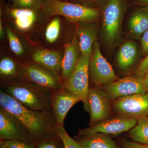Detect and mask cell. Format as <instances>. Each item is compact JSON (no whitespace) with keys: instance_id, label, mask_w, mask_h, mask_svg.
<instances>
[{"instance_id":"83f0119b","label":"cell","mask_w":148,"mask_h":148,"mask_svg":"<svg viewBox=\"0 0 148 148\" xmlns=\"http://www.w3.org/2000/svg\"><path fill=\"white\" fill-rule=\"evenodd\" d=\"M8 148H36L34 143L17 140L3 141Z\"/></svg>"},{"instance_id":"4fadbf2b","label":"cell","mask_w":148,"mask_h":148,"mask_svg":"<svg viewBox=\"0 0 148 148\" xmlns=\"http://www.w3.org/2000/svg\"><path fill=\"white\" fill-rule=\"evenodd\" d=\"M80 101L77 96L65 88L53 92L51 107L58 126L64 125V120L69 110Z\"/></svg>"},{"instance_id":"52a82bcc","label":"cell","mask_w":148,"mask_h":148,"mask_svg":"<svg viewBox=\"0 0 148 148\" xmlns=\"http://www.w3.org/2000/svg\"><path fill=\"white\" fill-rule=\"evenodd\" d=\"M89 78L94 84L106 85L119 79L112 66L103 57L99 43L95 41L92 46L89 64Z\"/></svg>"},{"instance_id":"9a60e30c","label":"cell","mask_w":148,"mask_h":148,"mask_svg":"<svg viewBox=\"0 0 148 148\" xmlns=\"http://www.w3.org/2000/svg\"><path fill=\"white\" fill-rule=\"evenodd\" d=\"M63 55L55 51L39 49L32 56L33 62L45 67L57 74L60 77Z\"/></svg>"},{"instance_id":"7a4b0ae2","label":"cell","mask_w":148,"mask_h":148,"mask_svg":"<svg viewBox=\"0 0 148 148\" xmlns=\"http://www.w3.org/2000/svg\"><path fill=\"white\" fill-rule=\"evenodd\" d=\"M1 90L31 110L43 111L51 108L53 92L29 82L24 78L1 84Z\"/></svg>"},{"instance_id":"d4e9b609","label":"cell","mask_w":148,"mask_h":148,"mask_svg":"<svg viewBox=\"0 0 148 148\" xmlns=\"http://www.w3.org/2000/svg\"><path fill=\"white\" fill-rule=\"evenodd\" d=\"M12 8L36 10L42 8L44 0H12Z\"/></svg>"},{"instance_id":"7c38bea8","label":"cell","mask_w":148,"mask_h":148,"mask_svg":"<svg viewBox=\"0 0 148 148\" xmlns=\"http://www.w3.org/2000/svg\"><path fill=\"white\" fill-rule=\"evenodd\" d=\"M106 91L110 100L147 92L144 86L143 80L135 76H126L113 82L104 86Z\"/></svg>"},{"instance_id":"30bf717a","label":"cell","mask_w":148,"mask_h":148,"mask_svg":"<svg viewBox=\"0 0 148 148\" xmlns=\"http://www.w3.org/2000/svg\"><path fill=\"white\" fill-rule=\"evenodd\" d=\"M110 100L105 90L96 86L89 87L88 101L90 126L109 118L111 112Z\"/></svg>"},{"instance_id":"603a6c76","label":"cell","mask_w":148,"mask_h":148,"mask_svg":"<svg viewBox=\"0 0 148 148\" xmlns=\"http://www.w3.org/2000/svg\"><path fill=\"white\" fill-rule=\"evenodd\" d=\"M61 29V22L60 18L55 17L48 24L46 29L45 38L49 43H53L58 39Z\"/></svg>"},{"instance_id":"d590c367","label":"cell","mask_w":148,"mask_h":148,"mask_svg":"<svg viewBox=\"0 0 148 148\" xmlns=\"http://www.w3.org/2000/svg\"><path fill=\"white\" fill-rule=\"evenodd\" d=\"M0 148H8L6 146L4 142L2 140H0Z\"/></svg>"},{"instance_id":"d6a6232c","label":"cell","mask_w":148,"mask_h":148,"mask_svg":"<svg viewBox=\"0 0 148 148\" xmlns=\"http://www.w3.org/2000/svg\"><path fill=\"white\" fill-rule=\"evenodd\" d=\"M136 4L139 5L141 7L148 6V0H132Z\"/></svg>"},{"instance_id":"836d02e7","label":"cell","mask_w":148,"mask_h":148,"mask_svg":"<svg viewBox=\"0 0 148 148\" xmlns=\"http://www.w3.org/2000/svg\"><path fill=\"white\" fill-rule=\"evenodd\" d=\"M143 83L144 86H145L146 89L148 91V71L144 77L143 79Z\"/></svg>"},{"instance_id":"2e32d148","label":"cell","mask_w":148,"mask_h":148,"mask_svg":"<svg viewBox=\"0 0 148 148\" xmlns=\"http://www.w3.org/2000/svg\"><path fill=\"white\" fill-rule=\"evenodd\" d=\"M80 55L79 40L75 36L71 42L65 45L60 76L63 83L73 71Z\"/></svg>"},{"instance_id":"44dd1931","label":"cell","mask_w":148,"mask_h":148,"mask_svg":"<svg viewBox=\"0 0 148 148\" xmlns=\"http://www.w3.org/2000/svg\"><path fill=\"white\" fill-rule=\"evenodd\" d=\"M10 15L14 20L17 29L26 31L31 29L36 19V10L27 9L8 8Z\"/></svg>"},{"instance_id":"ba28073f","label":"cell","mask_w":148,"mask_h":148,"mask_svg":"<svg viewBox=\"0 0 148 148\" xmlns=\"http://www.w3.org/2000/svg\"><path fill=\"white\" fill-rule=\"evenodd\" d=\"M112 108L118 116L137 119L148 117V91L117 98Z\"/></svg>"},{"instance_id":"5bb4252c","label":"cell","mask_w":148,"mask_h":148,"mask_svg":"<svg viewBox=\"0 0 148 148\" xmlns=\"http://www.w3.org/2000/svg\"><path fill=\"white\" fill-rule=\"evenodd\" d=\"M95 22L77 23V34L81 55L90 56L92 46L98 34V27Z\"/></svg>"},{"instance_id":"277c9868","label":"cell","mask_w":148,"mask_h":148,"mask_svg":"<svg viewBox=\"0 0 148 148\" xmlns=\"http://www.w3.org/2000/svg\"><path fill=\"white\" fill-rule=\"evenodd\" d=\"M127 8V0H107L100 8L102 34L104 41L108 45H113L119 39Z\"/></svg>"},{"instance_id":"6da1fadb","label":"cell","mask_w":148,"mask_h":148,"mask_svg":"<svg viewBox=\"0 0 148 148\" xmlns=\"http://www.w3.org/2000/svg\"><path fill=\"white\" fill-rule=\"evenodd\" d=\"M0 107L17 118L31 133L34 144L59 137L58 125L52 108L31 110L0 89Z\"/></svg>"},{"instance_id":"7402d4cb","label":"cell","mask_w":148,"mask_h":148,"mask_svg":"<svg viewBox=\"0 0 148 148\" xmlns=\"http://www.w3.org/2000/svg\"><path fill=\"white\" fill-rule=\"evenodd\" d=\"M129 135L133 142L148 145V117L138 119L136 125L129 130Z\"/></svg>"},{"instance_id":"f546056e","label":"cell","mask_w":148,"mask_h":148,"mask_svg":"<svg viewBox=\"0 0 148 148\" xmlns=\"http://www.w3.org/2000/svg\"><path fill=\"white\" fill-rule=\"evenodd\" d=\"M121 143L124 148H148V145L133 141L130 142L124 138L121 140Z\"/></svg>"},{"instance_id":"e575fe53","label":"cell","mask_w":148,"mask_h":148,"mask_svg":"<svg viewBox=\"0 0 148 148\" xmlns=\"http://www.w3.org/2000/svg\"><path fill=\"white\" fill-rule=\"evenodd\" d=\"M4 36V31L2 25L1 21H0V36L2 38Z\"/></svg>"},{"instance_id":"d6986e66","label":"cell","mask_w":148,"mask_h":148,"mask_svg":"<svg viewBox=\"0 0 148 148\" xmlns=\"http://www.w3.org/2000/svg\"><path fill=\"white\" fill-rule=\"evenodd\" d=\"M1 84L17 81L24 78L21 65H18L12 58L5 57L0 61Z\"/></svg>"},{"instance_id":"3957f363","label":"cell","mask_w":148,"mask_h":148,"mask_svg":"<svg viewBox=\"0 0 148 148\" xmlns=\"http://www.w3.org/2000/svg\"><path fill=\"white\" fill-rule=\"evenodd\" d=\"M42 12L48 16L60 15L73 22H95L101 16L97 8L59 0H44Z\"/></svg>"},{"instance_id":"8d00e7d4","label":"cell","mask_w":148,"mask_h":148,"mask_svg":"<svg viewBox=\"0 0 148 148\" xmlns=\"http://www.w3.org/2000/svg\"></svg>"},{"instance_id":"f1b7e54d","label":"cell","mask_w":148,"mask_h":148,"mask_svg":"<svg viewBox=\"0 0 148 148\" xmlns=\"http://www.w3.org/2000/svg\"><path fill=\"white\" fill-rule=\"evenodd\" d=\"M148 71V54L141 61L135 72V77L143 80Z\"/></svg>"},{"instance_id":"5b68a950","label":"cell","mask_w":148,"mask_h":148,"mask_svg":"<svg viewBox=\"0 0 148 148\" xmlns=\"http://www.w3.org/2000/svg\"><path fill=\"white\" fill-rule=\"evenodd\" d=\"M90 57L80 55L70 76L63 83L64 88L82 101L84 110L89 113L88 97L89 90V64Z\"/></svg>"},{"instance_id":"484cf974","label":"cell","mask_w":148,"mask_h":148,"mask_svg":"<svg viewBox=\"0 0 148 148\" xmlns=\"http://www.w3.org/2000/svg\"><path fill=\"white\" fill-rule=\"evenodd\" d=\"M58 134L64 143V148H85L69 136L64 125L58 126Z\"/></svg>"},{"instance_id":"cb8c5ba5","label":"cell","mask_w":148,"mask_h":148,"mask_svg":"<svg viewBox=\"0 0 148 148\" xmlns=\"http://www.w3.org/2000/svg\"><path fill=\"white\" fill-rule=\"evenodd\" d=\"M6 34L11 50L16 55H22L24 53V48L17 36L9 28L7 29Z\"/></svg>"},{"instance_id":"9c48e42d","label":"cell","mask_w":148,"mask_h":148,"mask_svg":"<svg viewBox=\"0 0 148 148\" xmlns=\"http://www.w3.org/2000/svg\"><path fill=\"white\" fill-rule=\"evenodd\" d=\"M12 140L34 143L26 126L15 116L0 107V140Z\"/></svg>"},{"instance_id":"1f68e13d","label":"cell","mask_w":148,"mask_h":148,"mask_svg":"<svg viewBox=\"0 0 148 148\" xmlns=\"http://www.w3.org/2000/svg\"><path fill=\"white\" fill-rule=\"evenodd\" d=\"M75 1L82 3L83 5L89 6H90L89 5H96L100 9L107 0H75Z\"/></svg>"},{"instance_id":"8fae6325","label":"cell","mask_w":148,"mask_h":148,"mask_svg":"<svg viewBox=\"0 0 148 148\" xmlns=\"http://www.w3.org/2000/svg\"><path fill=\"white\" fill-rule=\"evenodd\" d=\"M138 122L136 119L118 116L107 119L86 128L80 129L77 136L92 133H101L107 135H118L129 131Z\"/></svg>"},{"instance_id":"e0dca14e","label":"cell","mask_w":148,"mask_h":148,"mask_svg":"<svg viewBox=\"0 0 148 148\" xmlns=\"http://www.w3.org/2000/svg\"><path fill=\"white\" fill-rule=\"evenodd\" d=\"M128 30L130 34L139 39L148 30V6L136 9L130 15L128 21Z\"/></svg>"},{"instance_id":"4dcf8cb0","label":"cell","mask_w":148,"mask_h":148,"mask_svg":"<svg viewBox=\"0 0 148 148\" xmlns=\"http://www.w3.org/2000/svg\"><path fill=\"white\" fill-rule=\"evenodd\" d=\"M142 50L143 53L147 55L148 54V30L146 31L140 38Z\"/></svg>"},{"instance_id":"ac0fdd59","label":"cell","mask_w":148,"mask_h":148,"mask_svg":"<svg viewBox=\"0 0 148 148\" xmlns=\"http://www.w3.org/2000/svg\"><path fill=\"white\" fill-rule=\"evenodd\" d=\"M75 140L85 148H119L109 136L101 133H92L76 136Z\"/></svg>"},{"instance_id":"4316f807","label":"cell","mask_w":148,"mask_h":148,"mask_svg":"<svg viewBox=\"0 0 148 148\" xmlns=\"http://www.w3.org/2000/svg\"><path fill=\"white\" fill-rule=\"evenodd\" d=\"M35 146L36 148H64V143L59 136L35 144Z\"/></svg>"},{"instance_id":"ffe728a7","label":"cell","mask_w":148,"mask_h":148,"mask_svg":"<svg viewBox=\"0 0 148 148\" xmlns=\"http://www.w3.org/2000/svg\"><path fill=\"white\" fill-rule=\"evenodd\" d=\"M138 48L136 43L127 41L120 48L117 54V63L123 71H126L134 64L138 57Z\"/></svg>"},{"instance_id":"8992f818","label":"cell","mask_w":148,"mask_h":148,"mask_svg":"<svg viewBox=\"0 0 148 148\" xmlns=\"http://www.w3.org/2000/svg\"><path fill=\"white\" fill-rule=\"evenodd\" d=\"M21 66L24 78L29 82L52 92L64 88L60 77L45 67L31 62Z\"/></svg>"}]
</instances>
